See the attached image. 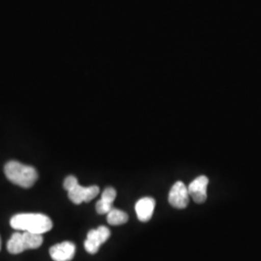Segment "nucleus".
Listing matches in <instances>:
<instances>
[{
    "label": "nucleus",
    "instance_id": "obj_1",
    "mask_svg": "<svg viewBox=\"0 0 261 261\" xmlns=\"http://www.w3.org/2000/svg\"><path fill=\"white\" fill-rule=\"evenodd\" d=\"M11 226L16 230L44 234L53 228L51 220L44 214L23 213L15 215L10 221Z\"/></svg>",
    "mask_w": 261,
    "mask_h": 261
},
{
    "label": "nucleus",
    "instance_id": "obj_2",
    "mask_svg": "<svg viewBox=\"0 0 261 261\" xmlns=\"http://www.w3.org/2000/svg\"><path fill=\"white\" fill-rule=\"evenodd\" d=\"M4 172L13 184L21 188H31L37 181L38 173L33 167L23 165L17 161H10L5 165Z\"/></svg>",
    "mask_w": 261,
    "mask_h": 261
},
{
    "label": "nucleus",
    "instance_id": "obj_3",
    "mask_svg": "<svg viewBox=\"0 0 261 261\" xmlns=\"http://www.w3.org/2000/svg\"><path fill=\"white\" fill-rule=\"evenodd\" d=\"M63 187L68 192V196L75 204L89 202L99 195L100 189L98 186L83 187L79 184L77 179L70 175L66 177Z\"/></svg>",
    "mask_w": 261,
    "mask_h": 261
},
{
    "label": "nucleus",
    "instance_id": "obj_4",
    "mask_svg": "<svg viewBox=\"0 0 261 261\" xmlns=\"http://www.w3.org/2000/svg\"><path fill=\"white\" fill-rule=\"evenodd\" d=\"M111 236V231L106 226H99L97 229H91L84 242V248L87 252L94 254L99 251L101 245L107 242Z\"/></svg>",
    "mask_w": 261,
    "mask_h": 261
},
{
    "label": "nucleus",
    "instance_id": "obj_5",
    "mask_svg": "<svg viewBox=\"0 0 261 261\" xmlns=\"http://www.w3.org/2000/svg\"><path fill=\"white\" fill-rule=\"evenodd\" d=\"M189 197L190 194L185 184L181 181H178L170 189L168 195V202L174 208L184 209L189 204Z\"/></svg>",
    "mask_w": 261,
    "mask_h": 261
},
{
    "label": "nucleus",
    "instance_id": "obj_6",
    "mask_svg": "<svg viewBox=\"0 0 261 261\" xmlns=\"http://www.w3.org/2000/svg\"><path fill=\"white\" fill-rule=\"evenodd\" d=\"M75 246L72 242L56 244L49 249V255L55 261H70L75 256Z\"/></svg>",
    "mask_w": 261,
    "mask_h": 261
},
{
    "label": "nucleus",
    "instance_id": "obj_7",
    "mask_svg": "<svg viewBox=\"0 0 261 261\" xmlns=\"http://www.w3.org/2000/svg\"><path fill=\"white\" fill-rule=\"evenodd\" d=\"M209 180L208 178L201 175L195 179L188 188L189 194L196 203H203L207 198V186Z\"/></svg>",
    "mask_w": 261,
    "mask_h": 261
},
{
    "label": "nucleus",
    "instance_id": "obj_8",
    "mask_svg": "<svg viewBox=\"0 0 261 261\" xmlns=\"http://www.w3.org/2000/svg\"><path fill=\"white\" fill-rule=\"evenodd\" d=\"M155 205H156L155 199L152 197L140 198L136 204V212L140 222L145 223L151 220L154 213Z\"/></svg>",
    "mask_w": 261,
    "mask_h": 261
},
{
    "label": "nucleus",
    "instance_id": "obj_9",
    "mask_svg": "<svg viewBox=\"0 0 261 261\" xmlns=\"http://www.w3.org/2000/svg\"><path fill=\"white\" fill-rule=\"evenodd\" d=\"M22 240H23L25 251L33 250V249H38L42 245L43 236L42 234L22 231Z\"/></svg>",
    "mask_w": 261,
    "mask_h": 261
},
{
    "label": "nucleus",
    "instance_id": "obj_10",
    "mask_svg": "<svg viewBox=\"0 0 261 261\" xmlns=\"http://www.w3.org/2000/svg\"><path fill=\"white\" fill-rule=\"evenodd\" d=\"M7 250L12 254H19L25 251L22 240V232H16L11 236L7 243Z\"/></svg>",
    "mask_w": 261,
    "mask_h": 261
},
{
    "label": "nucleus",
    "instance_id": "obj_11",
    "mask_svg": "<svg viewBox=\"0 0 261 261\" xmlns=\"http://www.w3.org/2000/svg\"><path fill=\"white\" fill-rule=\"evenodd\" d=\"M107 220H108V223L112 225H120V224H126L129 220V217L127 213L123 212L121 210L112 208V210L108 213Z\"/></svg>",
    "mask_w": 261,
    "mask_h": 261
},
{
    "label": "nucleus",
    "instance_id": "obj_12",
    "mask_svg": "<svg viewBox=\"0 0 261 261\" xmlns=\"http://www.w3.org/2000/svg\"><path fill=\"white\" fill-rule=\"evenodd\" d=\"M112 204L107 201H103V199H100L96 204V211L100 215L108 214L112 210Z\"/></svg>",
    "mask_w": 261,
    "mask_h": 261
},
{
    "label": "nucleus",
    "instance_id": "obj_13",
    "mask_svg": "<svg viewBox=\"0 0 261 261\" xmlns=\"http://www.w3.org/2000/svg\"><path fill=\"white\" fill-rule=\"evenodd\" d=\"M116 198V191L113 188H107L102 194L101 199L103 201H107L109 203H113L114 199Z\"/></svg>",
    "mask_w": 261,
    "mask_h": 261
},
{
    "label": "nucleus",
    "instance_id": "obj_14",
    "mask_svg": "<svg viewBox=\"0 0 261 261\" xmlns=\"http://www.w3.org/2000/svg\"><path fill=\"white\" fill-rule=\"evenodd\" d=\"M0 250H1V239H0Z\"/></svg>",
    "mask_w": 261,
    "mask_h": 261
}]
</instances>
